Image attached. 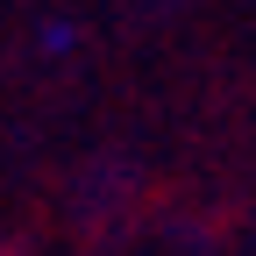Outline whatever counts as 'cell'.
Returning a JSON list of instances; mask_svg holds the SVG:
<instances>
[]
</instances>
